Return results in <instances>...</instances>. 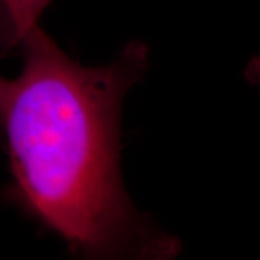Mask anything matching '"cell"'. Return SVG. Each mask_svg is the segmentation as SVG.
Segmentation results:
<instances>
[{
    "mask_svg": "<svg viewBox=\"0 0 260 260\" xmlns=\"http://www.w3.org/2000/svg\"><path fill=\"white\" fill-rule=\"evenodd\" d=\"M19 47L20 73L0 78V132L19 201L84 257L174 256L178 243L136 211L120 177L121 107L148 68V47L135 41L112 62L85 67L39 25Z\"/></svg>",
    "mask_w": 260,
    "mask_h": 260,
    "instance_id": "cell-1",
    "label": "cell"
},
{
    "mask_svg": "<svg viewBox=\"0 0 260 260\" xmlns=\"http://www.w3.org/2000/svg\"><path fill=\"white\" fill-rule=\"evenodd\" d=\"M52 0H0L6 47H16L32 28Z\"/></svg>",
    "mask_w": 260,
    "mask_h": 260,
    "instance_id": "cell-2",
    "label": "cell"
},
{
    "mask_svg": "<svg viewBox=\"0 0 260 260\" xmlns=\"http://www.w3.org/2000/svg\"><path fill=\"white\" fill-rule=\"evenodd\" d=\"M244 78L247 83L260 90V56H253L244 70Z\"/></svg>",
    "mask_w": 260,
    "mask_h": 260,
    "instance_id": "cell-3",
    "label": "cell"
}]
</instances>
